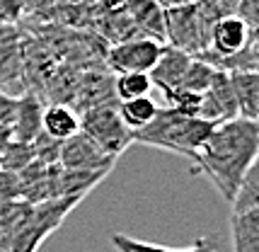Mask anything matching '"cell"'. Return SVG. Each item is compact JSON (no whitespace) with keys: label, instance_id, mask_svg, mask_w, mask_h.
Masks as SVG:
<instances>
[{"label":"cell","instance_id":"1","mask_svg":"<svg viewBox=\"0 0 259 252\" xmlns=\"http://www.w3.org/2000/svg\"><path fill=\"white\" fill-rule=\"evenodd\" d=\"M257 121L233 119V121H223L213 129L206 146L196 153L192 162V172L203 175L215 187V192L230 204L242 177L247 175L249 167L257 165Z\"/></svg>","mask_w":259,"mask_h":252},{"label":"cell","instance_id":"2","mask_svg":"<svg viewBox=\"0 0 259 252\" xmlns=\"http://www.w3.org/2000/svg\"><path fill=\"white\" fill-rule=\"evenodd\" d=\"M215 126L218 124H213V121H203L199 116L189 119V116L177 114L169 107H160L155 119L146 129L134 134V143L169 150V153L194 162L196 153L206 146V141L211 138Z\"/></svg>","mask_w":259,"mask_h":252},{"label":"cell","instance_id":"3","mask_svg":"<svg viewBox=\"0 0 259 252\" xmlns=\"http://www.w3.org/2000/svg\"><path fill=\"white\" fill-rule=\"evenodd\" d=\"M80 131L90 136L109 158L119 160L128 146H134V134L121 121L114 104H95L88 107L80 116Z\"/></svg>","mask_w":259,"mask_h":252},{"label":"cell","instance_id":"4","mask_svg":"<svg viewBox=\"0 0 259 252\" xmlns=\"http://www.w3.org/2000/svg\"><path fill=\"white\" fill-rule=\"evenodd\" d=\"M162 46L148 36H128L121 39L107 51V66L114 75H124V73H150L153 66L158 63Z\"/></svg>","mask_w":259,"mask_h":252},{"label":"cell","instance_id":"5","mask_svg":"<svg viewBox=\"0 0 259 252\" xmlns=\"http://www.w3.org/2000/svg\"><path fill=\"white\" fill-rule=\"evenodd\" d=\"M165 46L177 49L187 56L196 58L206 51L208 36L203 34L196 5L189 8H177V10H165Z\"/></svg>","mask_w":259,"mask_h":252},{"label":"cell","instance_id":"6","mask_svg":"<svg viewBox=\"0 0 259 252\" xmlns=\"http://www.w3.org/2000/svg\"><path fill=\"white\" fill-rule=\"evenodd\" d=\"M114 162L116 160L109 158V155H107L90 136H85L82 131H78L75 136H70L68 141L61 143V155H58V167H61V170L112 172Z\"/></svg>","mask_w":259,"mask_h":252},{"label":"cell","instance_id":"7","mask_svg":"<svg viewBox=\"0 0 259 252\" xmlns=\"http://www.w3.org/2000/svg\"><path fill=\"white\" fill-rule=\"evenodd\" d=\"M257 36V32L249 27L242 17L237 15H228L223 20L211 27V34H208V46L203 54H211V56L226 58V56H235L242 49H247V44Z\"/></svg>","mask_w":259,"mask_h":252},{"label":"cell","instance_id":"8","mask_svg":"<svg viewBox=\"0 0 259 252\" xmlns=\"http://www.w3.org/2000/svg\"><path fill=\"white\" fill-rule=\"evenodd\" d=\"M124 12L134 24L136 34L165 44V10L155 0H126Z\"/></svg>","mask_w":259,"mask_h":252},{"label":"cell","instance_id":"9","mask_svg":"<svg viewBox=\"0 0 259 252\" xmlns=\"http://www.w3.org/2000/svg\"><path fill=\"white\" fill-rule=\"evenodd\" d=\"M189 63H192V56L182 54V51H177V49L162 46V54H160L158 63H155L153 70L148 73V75H150V82H153V88H160L162 95L177 90L182 78H184V70L189 68Z\"/></svg>","mask_w":259,"mask_h":252},{"label":"cell","instance_id":"10","mask_svg":"<svg viewBox=\"0 0 259 252\" xmlns=\"http://www.w3.org/2000/svg\"><path fill=\"white\" fill-rule=\"evenodd\" d=\"M41 116H44V104L41 100L24 92L17 97V112L12 121V141L17 143H32L34 138L41 134Z\"/></svg>","mask_w":259,"mask_h":252},{"label":"cell","instance_id":"11","mask_svg":"<svg viewBox=\"0 0 259 252\" xmlns=\"http://www.w3.org/2000/svg\"><path fill=\"white\" fill-rule=\"evenodd\" d=\"M230 247L233 252H259V208L230 211Z\"/></svg>","mask_w":259,"mask_h":252},{"label":"cell","instance_id":"12","mask_svg":"<svg viewBox=\"0 0 259 252\" xmlns=\"http://www.w3.org/2000/svg\"><path fill=\"white\" fill-rule=\"evenodd\" d=\"M80 131V114L68 107V104H51L44 107V116H41V134L56 138V141H68L70 136H75Z\"/></svg>","mask_w":259,"mask_h":252},{"label":"cell","instance_id":"13","mask_svg":"<svg viewBox=\"0 0 259 252\" xmlns=\"http://www.w3.org/2000/svg\"><path fill=\"white\" fill-rule=\"evenodd\" d=\"M230 85L237 102V116L257 121L259 116V73H230Z\"/></svg>","mask_w":259,"mask_h":252},{"label":"cell","instance_id":"14","mask_svg":"<svg viewBox=\"0 0 259 252\" xmlns=\"http://www.w3.org/2000/svg\"><path fill=\"white\" fill-rule=\"evenodd\" d=\"M112 245L119 252H215V240L213 238H196L192 245L187 247H167V245H155V242H146L138 240V238H131V235H124V233H112Z\"/></svg>","mask_w":259,"mask_h":252},{"label":"cell","instance_id":"15","mask_svg":"<svg viewBox=\"0 0 259 252\" xmlns=\"http://www.w3.org/2000/svg\"><path fill=\"white\" fill-rule=\"evenodd\" d=\"M109 172H75L61 170L58 172V196L61 199H85L92 189L107 177Z\"/></svg>","mask_w":259,"mask_h":252},{"label":"cell","instance_id":"16","mask_svg":"<svg viewBox=\"0 0 259 252\" xmlns=\"http://www.w3.org/2000/svg\"><path fill=\"white\" fill-rule=\"evenodd\" d=\"M158 109L160 107L153 97H136V100H126V102L116 104V112H119L124 126L131 131V134L146 129V126L155 119Z\"/></svg>","mask_w":259,"mask_h":252},{"label":"cell","instance_id":"17","mask_svg":"<svg viewBox=\"0 0 259 252\" xmlns=\"http://www.w3.org/2000/svg\"><path fill=\"white\" fill-rule=\"evenodd\" d=\"M112 82L114 95L119 97V102L136 100V97H150V90H153L150 75H146V73H124V75H116Z\"/></svg>","mask_w":259,"mask_h":252},{"label":"cell","instance_id":"18","mask_svg":"<svg viewBox=\"0 0 259 252\" xmlns=\"http://www.w3.org/2000/svg\"><path fill=\"white\" fill-rule=\"evenodd\" d=\"M213 75H215V70L211 68L208 63H203V61H199V58H192V63H189V68L184 70V78H182L177 90L203 95V92L208 90V85H211V80H213Z\"/></svg>","mask_w":259,"mask_h":252},{"label":"cell","instance_id":"19","mask_svg":"<svg viewBox=\"0 0 259 252\" xmlns=\"http://www.w3.org/2000/svg\"><path fill=\"white\" fill-rule=\"evenodd\" d=\"M34 162V153H32V143H17L12 141L8 148L0 153V170L3 172H12V175H20L24 167H29Z\"/></svg>","mask_w":259,"mask_h":252},{"label":"cell","instance_id":"20","mask_svg":"<svg viewBox=\"0 0 259 252\" xmlns=\"http://www.w3.org/2000/svg\"><path fill=\"white\" fill-rule=\"evenodd\" d=\"M32 153H34V162H41L46 167H54L58 165V155H61V141L39 134L32 141Z\"/></svg>","mask_w":259,"mask_h":252},{"label":"cell","instance_id":"21","mask_svg":"<svg viewBox=\"0 0 259 252\" xmlns=\"http://www.w3.org/2000/svg\"><path fill=\"white\" fill-rule=\"evenodd\" d=\"M12 199H20V180L12 172L0 170V204H8Z\"/></svg>","mask_w":259,"mask_h":252},{"label":"cell","instance_id":"22","mask_svg":"<svg viewBox=\"0 0 259 252\" xmlns=\"http://www.w3.org/2000/svg\"><path fill=\"white\" fill-rule=\"evenodd\" d=\"M24 5H27V0H0V20L12 27L22 17Z\"/></svg>","mask_w":259,"mask_h":252},{"label":"cell","instance_id":"23","mask_svg":"<svg viewBox=\"0 0 259 252\" xmlns=\"http://www.w3.org/2000/svg\"><path fill=\"white\" fill-rule=\"evenodd\" d=\"M17 112V97L0 90V126H12Z\"/></svg>","mask_w":259,"mask_h":252},{"label":"cell","instance_id":"24","mask_svg":"<svg viewBox=\"0 0 259 252\" xmlns=\"http://www.w3.org/2000/svg\"><path fill=\"white\" fill-rule=\"evenodd\" d=\"M162 10H177V8H189L196 5V0H155Z\"/></svg>","mask_w":259,"mask_h":252},{"label":"cell","instance_id":"25","mask_svg":"<svg viewBox=\"0 0 259 252\" xmlns=\"http://www.w3.org/2000/svg\"><path fill=\"white\" fill-rule=\"evenodd\" d=\"M12 143V126H0V153Z\"/></svg>","mask_w":259,"mask_h":252},{"label":"cell","instance_id":"26","mask_svg":"<svg viewBox=\"0 0 259 252\" xmlns=\"http://www.w3.org/2000/svg\"><path fill=\"white\" fill-rule=\"evenodd\" d=\"M10 29H12L10 24H5L3 20H0V46L8 44V34H10Z\"/></svg>","mask_w":259,"mask_h":252}]
</instances>
